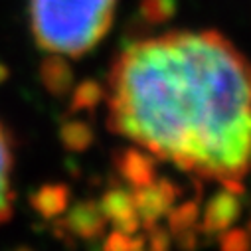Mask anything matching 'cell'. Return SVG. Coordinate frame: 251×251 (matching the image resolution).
I'll use <instances>...</instances> for the list:
<instances>
[{
  "mask_svg": "<svg viewBox=\"0 0 251 251\" xmlns=\"http://www.w3.org/2000/svg\"><path fill=\"white\" fill-rule=\"evenodd\" d=\"M115 168L121 178L133 188L147 186L156 180L154 156L141 149H125L115 154Z\"/></svg>",
  "mask_w": 251,
  "mask_h": 251,
  "instance_id": "obj_7",
  "label": "cell"
},
{
  "mask_svg": "<svg viewBox=\"0 0 251 251\" xmlns=\"http://www.w3.org/2000/svg\"><path fill=\"white\" fill-rule=\"evenodd\" d=\"M168 231L170 233H178L182 229H190L198 226V218H200V204L196 200H188L182 202L176 208L168 210Z\"/></svg>",
  "mask_w": 251,
  "mask_h": 251,
  "instance_id": "obj_13",
  "label": "cell"
},
{
  "mask_svg": "<svg viewBox=\"0 0 251 251\" xmlns=\"http://www.w3.org/2000/svg\"><path fill=\"white\" fill-rule=\"evenodd\" d=\"M149 241L151 251H170V231L158 227L156 224L149 227Z\"/></svg>",
  "mask_w": 251,
  "mask_h": 251,
  "instance_id": "obj_17",
  "label": "cell"
},
{
  "mask_svg": "<svg viewBox=\"0 0 251 251\" xmlns=\"http://www.w3.org/2000/svg\"><path fill=\"white\" fill-rule=\"evenodd\" d=\"M117 0H30V26L46 51L79 57L109 32Z\"/></svg>",
  "mask_w": 251,
  "mask_h": 251,
  "instance_id": "obj_2",
  "label": "cell"
},
{
  "mask_svg": "<svg viewBox=\"0 0 251 251\" xmlns=\"http://www.w3.org/2000/svg\"><path fill=\"white\" fill-rule=\"evenodd\" d=\"M109 87L113 133L222 184L251 170V64L224 36L137 40L117 57Z\"/></svg>",
  "mask_w": 251,
  "mask_h": 251,
  "instance_id": "obj_1",
  "label": "cell"
},
{
  "mask_svg": "<svg viewBox=\"0 0 251 251\" xmlns=\"http://www.w3.org/2000/svg\"><path fill=\"white\" fill-rule=\"evenodd\" d=\"M220 251H251V235L239 227L220 231Z\"/></svg>",
  "mask_w": 251,
  "mask_h": 251,
  "instance_id": "obj_15",
  "label": "cell"
},
{
  "mask_svg": "<svg viewBox=\"0 0 251 251\" xmlns=\"http://www.w3.org/2000/svg\"><path fill=\"white\" fill-rule=\"evenodd\" d=\"M8 75H10V72H8V68H6L4 64H0V83H4V81L8 79Z\"/></svg>",
  "mask_w": 251,
  "mask_h": 251,
  "instance_id": "obj_19",
  "label": "cell"
},
{
  "mask_svg": "<svg viewBox=\"0 0 251 251\" xmlns=\"http://www.w3.org/2000/svg\"><path fill=\"white\" fill-rule=\"evenodd\" d=\"M241 214V198L239 192L226 188L220 190L216 196L210 198L206 210L202 214V233H220L231 227Z\"/></svg>",
  "mask_w": 251,
  "mask_h": 251,
  "instance_id": "obj_4",
  "label": "cell"
},
{
  "mask_svg": "<svg viewBox=\"0 0 251 251\" xmlns=\"http://www.w3.org/2000/svg\"><path fill=\"white\" fill-rule=\"evenodd\" d=\"M172 237H174V243L178 245V249H182V251H194L198 247V229L196 227L172 233Z\"/></svg>",
  "mask_w": 251,
  "mask_h": 251,
  "instance_id": "obj_18",
  "label": "cell"
},
{
  "mask_svg": "<svg viewBox=\"0 0 251 251\" xmlns=\"http://www.w3.org/2000/svg\"><path fill=\"white\" fill-rule=\"evenodd\" d=\"M99 208H101L103 216L107 218V222L113 224L115 229L127 233V235H135L139 231L141 218L135 210L131 192L123 190V188H111V190H107L103 194Z\"/></svg>",
  "mask_w": 251,
  "mask_h": 251,
  "instance_id": "obj_5",
  "label": "cell"
},
{
  "mask_svg": "<svg viewBox=\"0 0 251 251\" xmlns=\"http://www.w3.org/2000/svg\"><path fill=\"white\" fill-rule=\"evenodd\" d=\"M40 79L48 93H51L53 97H64L74 87V70L64 59V55L53 53L42 61Z\"/></svg>",
  "mask_w": 251,
  "mask_h": 251,
  "instance_id": "obj_9",
  "label": "cell"
},
{
  "mask_svg": "<svg viewBox=\"0 0 251 251\" xmlns=\"http://www.w3.org/2000/svg\"><path fill=\"white\" fill-rule=\"evenodd\" d=\"M249 229H251V222H249Z\"/></svg>",
  "mask_w": 251,
  "mask_h": 251,
  "instance_id": "obj_21",
  "label": "cell"
},
{
  "mask_svg": "<svg viewBox=\"0 0 251 251\" xmlns=\"http://www.w3.org/2000/svg\"><path fill=\"white\" fill-rule=\"evenodd\" d=\"M72 192L66 184H44L30 194V206L46 220H55L70 206Z\"/></svg>",
  "mask_w": 251,
  "mask_h": 251,
  "instance_id": "obj_8",
  "label": "cell"
},
{
  "mask_svg": "<svg viewBox=\"0 0 251 251\" xmlns=\"http://www.w3.org/2000/svg\"><path fill=\"white\" fill-rule=\"evenodd\" d=\"M133 204L141 218V227H152L162 216L168 214V210L174 206L178 188L168 178H158L147 186L133 188Z\"/></svg>",
  "mask_w": 251,
  "mask_h": 251,
  "instance_id": "obj_3",
  "label": "cell"
},
{
  "mask_svg": "<svg viewBox=\"0 0 251 251\" xmlns=\"http://www.w3.org/2000/svg\"><path fill=\"white\" fill-rule=\"evenodd\" d=\"M93 129L85 121H66L59 127V141L70 152H85L93 145Z\"/></svg>",
  "mask_w": 251,
  "mask_h": 251,
  "instance_id": "obj_11",
  "label": "cell"
},
{
  "mask_svg": "<svg viewBox=\"0 0 251 251\" xmlns=\"http://www.w3.org/2000/svg\"><path fill=\"white\" fill-rule=\"evenodd\" d=\"M139 10L149 24H164L176 12V0H141Z\"/></svg>",
  "mask_w": 251,
  "mask_h": 251,
  "instance_id": "obj_14",
  "label": "cell"
},
{
  "mask_svg": "<svg viewBox=\"0 0 251 251\" xmlns=\"http://www.w3.org/2000/svg\"><path fill=\"white\" fill-rule=\"evenodd\" d=\"M105 99V89L101 83L93 79L81 81L77 87H74L72 93V111H95V107Z\"/></svg>",
  "mask_w": 251,
  "mask_h": 251,
  "instance_id": "obj_12",
  "label": "cell"
},
{
  "mask_svg": "<svg viewBox=\"0 0 251 251\" xmlns=\"http://www.w3.org/2000/svg\"><path fill=\"white\" fill-rule=\"evenodd\" d=\"M14 251H34V249H30V247H18V249H14Z\"/></svg>",
  "mask_w": 251,
  "mask_h": 251,
  "instance_id": "obj_20",
  "label": "cell"
},
{
  "mask_svg": "<svg viewBox=\"0 0 251 251\" xmlns=\"http://www.w3.org/2000/svg\"><path fill=\"white\" fill-rule=\"evenodd\" d=\"M10 172H12L10 137L4 129V125L0 123V224L8 222L12 216L14 190H12V182H10Z\"/></svg>",
  "mask_w": 251,
  "mask_h": 251,
  "instance_id": "obj_10",
  "label": "cell"
},
{
  "mask_svg": "<svg viewBox=\"0 0 251 251\" xmlns=\"http://www.w3.org/2000/svg\"><path fill=\"white\" fill-rule=\"evenodd\" d=\"M103 251H131V235L113 229L103 243Z\"/></svg>",
  "mask_w": 251,
  "mask_h": 251,
  "instance_id": "obj_16",
  "label": "cell"
},
{
  "mask_svg": "<svg viewBox=\"0 0 251 251\" xmlns=\"http://www.w3.org/2000/svg\"><path fill=\"white\" fill-rule=\"evenodd\" d=\"M59 222L68 229V233L79 239H97L105 233V226H107V218L103 216L99 204L93 200H83L74 204L68 216Z\"/></svg>",
  "mask_w": 251,
  "mask_h": 251,
  "instance_id": "obj_6",
  "label": "cell"
}]
</instances>
